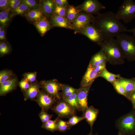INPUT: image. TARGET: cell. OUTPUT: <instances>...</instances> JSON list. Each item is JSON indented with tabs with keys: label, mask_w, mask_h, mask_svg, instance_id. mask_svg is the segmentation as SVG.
Segmentation results:
<instances>
[{
	"label": "cell",
	"mask_w": 135,
	"mask_h": 135,
	"mask_svg": "<svg viewBox=\"0 0 135 135\" xmlns=\"http://www.w3.org/2000/svg\"><path fill=\"white\" fill-rule=\"evenodd\" d=\"M92 24L101 32L104 40L116 37L127 29L112 11L100 13L94 16Z\"/></svg>",
	"instance_id": "6da1fadb"
},
{
	"label": "cell",
	"mask_w": 135,
	"mask_h": 135,
	"mask_svg": "<svg viewBox=\"0 0 135 135\" xmlns=\"http://www.w3.org/2000/svg\"><path fill=\"white\" fill-rule=\"evenodd\" d=\"M98 44L103 50L107 62L110 64L116 65L124 63L125 58L116 39L112 38L105 40Z\"/></svg>",
	"instance_id": "7a4b0ae2"
},
{
	"label": "cell",
	"mask_w": 135,
	"mask_h": 135,
	"mask_svg": "<svg viewBox=\"0 0 135 135\" xmlns=\"http://www.w3.org/2000/svg\"><path fill=\"white\" fill-rule=\"evenodd\" d=\"M116 38L124 58L130 62L135 61V36L122 33Z\"/></svg>",
	"instance_id": "3957f363"
},
{
	"label": "cell",
	"mask_w": 135,
	"mask_h": 135,
	"mask_svg": "<svg viewBox=\"0 0 135 135\" xmlns=\"http://www.w3.org/2000/svg\"><path fill=\"white\" fill-rule=\"evenodd\" d=\"M116 18L128 23L135 18V2L132 0H124L115 14Z\"/></svg>",
	"instance_id": "277c9868"
},
{
	"label": "cell",
	"mask_w": 135,
	"mask_h": 135,
	"mask_svg": "<svg viewBox=\"0 0 135 135\" xmlns=\"http://www.w3.org/2000/svg\"><path fill=\"white\" fill-rule=\"evenodd\" d=\"M77 7L80 12L92 15L98 14L101 10L106 8V7L97 0H86Z\"/></svg>",
	"instance_id": "5b68a950"
},
{
	"label": "cell",
	"mask_w": 135,
	"mask_h": 135,
	"mask_svg": "<svg viewBox=\"0 0 135 135\" xmlns=\"http://www.w3.org/2000/svg\"><path fill=\"white\" fill-rule=\"evenodd\" d=\"M41 87L46 93L55 99L60 98L59 91L62 90V84L56 79L41 81Z\"/></svg>",
	"instance_id": "8992f818"
},
{
	"label": "cell",
	"mask_w": 135,
	"mask_h": 135,
	"mask_svg": "<svg viewBox=\"0 0 135 135\" xmlns=\"http://www.w3.org/2000/svg\"><path fill=\"white\" fill-rule=\"evenodd\" d=\"M77 32L85 36L92 41L97 44L103 42L104 40L101 32L90 24Z\"/></svg>",
	"instance_id": "52a82bcc"
},
{
	"label": "cell",
	"mask_w": 135,
	"mask_h": 135,
	"mask_svg": "<svg viewBox=\"0 0 135 135\" xmlns=\"http://www.w3.org/2000/svg\"><path fill=\"white\" fill-rule=\"evenodd\" d=\"M94 18L93 15L84 12H80L78 17L71 23L73 30L77 32L84 28L92 23Z\"/></svg>",
	"instance_id": "ba28073f"
},
{
	"label": "cell",
	"mask_w": 135,
	"mask_h": 135,
	"mask_svg": "<svg viewBox=\"0 0 135 135\" xmlns=\"http://www.w3.org/2000/svg\"><path fill=\"white\" fill-rule=\"evenodd\" d=\"M52 110L61 117L72 116L75 114V110L64 100L58 102Z\"/></svg>",
	"instance_id": "9c48e42d"
},
{
	"label": "cell",
	"mask_w": 135,
	"mask_h": 135,
	"mask_svg": "<svg viewBox=\"0 0 135 135\" xmlns=\"http://www.w3.org/2000/svg\"><path fill=\"white\" fill-rule=\"evenodd\" d=\"M35 100L42 109L45 111L51 108L55 101V99L46 92L40 90Z\"/></svg>",
	"instance_id": "30bf717a"
},
{
	"label": "cell",
	"mask_w": 135,
	"mask_h": 135,
	"mask_svg": "<svg viewBox=\"0 0 135 135\" xmlns=\"http://www.w3.org/2000/svg\"><path fill=\"white\" fill-rule=\"evenodd\" d=\"M91 85L80 87L76 92L78 103L80 110L85 112L88 108V96Z\"/></svg>",
	"instance_id": "8fae6325"
},
{
	"label": "cell",
	"mask_w": 135,
	"mask_h": 135,
	"mask_svg": "<svg viewBox=\"0 0 135 135\" xmlns=\"http://www.w3.org/2000/svg\"><path fill=\"white\" fill-rule=\"evenodd\" d=\"M99 74L96 71L94 68L89 64L81 80V87L91 85Z\"/></svg>",
	"instance_id": "7c38bea8"
},
{
	"label": "cell",
	"mask_w": 135,
	"mask_h": 135,
	"mask_svg": "<svg viewBox=\"0 0 135 135\" xmlns=\"http://www.w3.org/2000/svg\"><path fill=\"white\" fill-rule=\"evenodd\" d=\"M17 77L15 75L0 84V95L3 96L13 91L18 83Z\"/></svg>",
	"instance_id": "4fadbf2b"
},
{
	"label": "cell",
	"mask_w": 135,
	"mask_h": 135,
	"mask_svg": "<svg viewBox=\"0 0 135 135\" xmlns=\"http://www.w3.org/2000/svg\"><path fill=\"white\" fill-rule=\"evenodd\" d=\"M50 21L52 26L73 29L71 23L63 17L53 14L50 17Z\"/></svg>",
	"instance_id": "5bb4252c"
},
{
	"label": "cell",
	"mask_w": 135,
	"mask_h": 135,
	"mask_svg": "<svg viewBox=\"0 0 135 135\" xmlns=\"http://www.w3.org/2000/svg\"><path fill=\"white\" fill-rule=\"evenodd\" d=\"M41 87L40 83L37 81L31 84L29 88L24 92V100L36 99L40 91V89Z\"/></svg>",
	"instance_id": "9a60e30c"
},
{
	"label": "cell",
	"mask_w": 135,
	"mask_h": 135,
	"mask_svg": "<svg viewBox=\"0 0 135 135\" xmlns=\"http://www.w3.org/2000/svg\"><path fill=\"white\" fill-rule=\"evenodd\" d=\"M34 24L42 36L52 26L50 21L46 16L40 20L34 22Z\"/></svg>",
	"instance_id": "2e32d148"
},
{
	"label": "cell",
	"mask_w": 135,
	"mask_h": 135,
	"mask_svg": "<svg viewBox=\"0 0 135 135\" xmlns=\"http://www.w3.org/2000/svg\"><path fill=\"white\" fill-rule=\"evenodd\" d=\"M40 3V8L44 16L50 17L54 14L56 6L53 0H43Z\"/></svg>",
	"instance_id": "e0dca14e"
},
{
	"label": "cell",
	"mask_w": 135,
	"mask_h": 135,
	"mask_svg": "<svg viewBox=\"0 0 135 135\" xmlns=\"http://www.w3.org/2000/svg\"><path fill=\"white\" fill-rule=\"evenodd\" d=\"M117 80L124 89L130 99L131 94L134 91V84L135 78L129 79L120 76L117 78Z\"/></svg>",
	"instance_id": "ac0fdd59"
},
{
	"label": "cell",
	"mask_w": 135,
	"mask_h": 135,
	"mask_svg": "<svg viewBox=\"0 0 135 135\" xmlns=\"http://www.w3.org/2000/svg\"><path fill=\"white\" fill-rule=\"evenodd\" d=\"M24 15L28 20L34 22L40 20L45 16L40 8L30 10Z\"/></svg>",
	"instance_id": "d6986e66"
},
{
	"label": "cell",
	"mask_w": 135,
	"mask_h": 135,
	"mask_svg": "<svg viewBox=\"0 0 135 135\" xmlns=\"http://www.w3.org/2000/svg\"><path fill=\"white\" fill-rule=\"evenodd\" d=\"M98 112V110L92 106L88 107L85 112L84 116L90 125L91 130L94 123L96 119Z\"/></svg>",
	"instance_id": "ffe728a7"
},
{
	"label": "cell",
	"mask_w": 135,
	"mask_h": 135,
	"mask_svg": "<svg viewBox=\"0 0 135 135\" xmlns=\"http://www.w3.org/2000/svg\"><path fill=\"white\" fill-rule=\"evenodd\" d=\"M107 62V58L105 53L103 50L101 49L98 52L92 56L89 64L94 68L100 64Z\"/></svg>",
	"instance_id": "44dd1931"
},
{
	"label": "cell",
	"mask_w": 135,
	"mask_h": 135,
	"mask_svg": "<svg viewBox=\"0 0 135 135\" xmlns=\"http://www.w3.org/2000/svg\"><path fill=\"white\" fill-rule=\"evenodd\" d=\"M120 126L126 130H132L135 126V118L133 115L129 114L126 116L121 121Z\"/></svg>",
	"instance_id": "7402d4cb"
},
{
	"label": "cell",
	"mask_w": 135,
	"mask_h": 135,
	"mask_svg": "<svg viewBox=\"0 0 135 135\" xmlns=\"http://www.w3.org/2000/svg\"><path fill=\"white\" fill-rule=\"evenodd\" d=\"M80 12L77 7L69 5L67 8L65 18L71 23Z\"/></svg>",
	"instance_id": "603a6c76"
},
{
	"label": "cell",
	"mask_w": 135,
	"mask_h": 135,
	"mask_svg": "<svg viewBox=\"0 0 135 135\" xmlns=\"http://www.w3.org/2000/svg\"><path fill=\"white\" fill-rule=\"evenodd\" d=\"M120 76V74H116L109 72L106 68L99 74L98 77H100L103 78L112 84Z\"/></svg>",
	"instance_id": "cb8c5ba5"
},
{
	"label": "cell",
	"mask_w": 135,
	"mask_h": 135,
	"mask_svg": "<svg viewBox=\"0 0 135 135\" xmlns=\"http://www.w3.org/2000/svg\"><path fill=\"white\" fill-rule=\"evenodd\" d=\"M63 98L64 100L75 110H80L78 102L76 92L70 96Z\"/></svg>",
	"instance_id": "d4e9b609"
},
{
	"label": "cell",
	"mask_w": 135,
	"mask_h": 135,
	"mask_svg": "<svg viewBox=\"0 0 135 135\" xmlns=\"http://www.w3.org/2000/svg\"><path fill=\"white\" fill-rule=\"evenodd\" d=\"M58 119V118L54 120H50L44 123L42 127L47 130L54 132L58 130L56 123Z\"/></svg>",
	"instance_id": "484cf974"
},
{
	"label": "cell",
	"mask_w": 135,
	"mask_h": 135,
	"mask_svg": "<svg viewBox=\"0 0 135 135\" xmlns=\"http://www.w3.org/2000/svg\"><path fill=\"white\" fill-rule=\"evenodd\" d=\"M14 75L11 70H4L0 72V84L11 78Z\"/></svg>",
	"instance_id": "4316f807"
},
{
	"label": "cell",
	"mask_w": 135,
	"mask_h": 135,
	"mask_svg": "<svg viewBox=\"0 0 135 135\" xmlns=\"http://www.w3.org/2000/svg\"><path fill=\"white\" fill-rule=\"evenodd\" d=\"M31 10L26 4L22 2L12 12L14 15H23Z\"/></svg>",
	"instance_id": "83f0119b"
},
{
	"label": "cell",
	"mask_w": 135,
	"mask_h": 135,
	"mask_svg": "<svg viewBox=\"0 0 135 135\" xmlns=\"http://www.w3.org/2000/svg\"><path fill=\"white\" fill-rule=\"evenodd\" d=\"M8 12L6 10H0V23L1 26L6 27L8 24L10 20Z\"/></svg>",
	"instance_id": "f1b7e54d"
},
{
	"label": "cell",
	"mask_w": 135,
	"mask_h": 135,
	"mask_svg": "<svg viewBox=\"0 0 135 135\" xmlns=\"http://www.w3.org/2000/svg\"><path fill=\"white\" fill-rule=\"evenodd\" d=\"M116 91L119 94L122 95L128 99L130 98L120 83L117 80H115L112 84Z\"/></svg>",
	"instance_id": "f546056e"
},
{
	"label": "cell",
	"mask_w": 135,
	"mask_h": 135,
	"mask_svg": "<svg viewBox=\"0 0 135 135\" xmlns=\"http://www.w3.org/2000/svg\"><path fill=\"white\" fill-rule=\"evenodd\" d=\"M11 48L7 42L0 41V55L2 56L8 54L11 51Z\"/></svg>",
	"instance_id": "4dcf8cb0"
},
{
	"label": "cell",
	"mask_w": 135,
	"mask_h": 135,
	"mask_svg": "<svg viewBox=\"0 0 135 135\" xmlns=\"http://www.w3.org/2000/svg\"><path fill=\"white\" fill-rule=\"evenodd\" d=\"M68 6L66 7L56 6L53 14L65 18Z\"/></svg>",
	"instance_id": "1f68e13d"
},
{
	"label": "cell",
	"mask_w": 135,
	"mask_h": 135,
	"mask_svg": "<svg viewBox=\"0 0 135 135\" xmlns=\"http://www.w3.org/2000/svg\"><path fill=\"white\" fill-rule=\"evenodd\" d=\"M57 129L60 131L64 132L68 129L70 126L68 122L58 119L57 122Z\"/></svg>",
	"instance_id": "d6a6232c"
},
{
	"label": "cell",
	"mask_w": 135,
	"mask_h": 135,
	"mask_svg": "<svg viewBox=\"0 0 135 135\" xmlns=\"http://www.w3.org/2000/svg\"><path fill=\"white\" fill-rule=\"evenodd\" d=\"M37 73L36 72L26 73L24 75V77L26 78L30 84L33 83L37 81Z\"/></svg>",
	"instance_id": "836d02e7"
},
{
	"label": "cell",
	"mask_w": 135,
	"mask_h": 135,
	"mask_svg": "<svg viewBox=\"0 0 135 135\" xmlns=\"http://www.w3.org/2000/svg\"><path fill=\"white\" fill-rule=\"evenodd\" d=\"M22 2L26 4L30 9H32L39 8L40 7V3L39 4L37 1L34 0H24Z\"/></svg>",
	"instance_id": "e575fe53"
},
{
	"label": "cell",
	"mask_w": 135,
	"mask_h": 135,
	"mask_svg": "<svg viewBox=\"0 0 135 135\" xmlns=\"http://www.w3.org/2000/svg\"><path fill=\"white\" fill-rule=\"evenodd\" d=\"M52 116V115L48 114L45 110L42 109V110L39 114V117L43 123L50 120Z\"/></svg>",
	"instance_id": "d590c367"
},
{
	"label": "cell",
	"mask_w": 135,
	"mask_h": 135,
	"mask_svg": "<svg viewBox=\"0 0 135 135\" xmlns=\"http://www.w3.org/2000/svg\"><path fill=\"white\" fill-rule=\"evenodd\" d=\"M30 84L26 78L24 77L19 82L18 84L21 90L24 92L29 88Z\"/></svg>",
	"instance_id": "8d00e7d4"
},
{
	"label": "cell",
	"mask_w": 135,
	"mask_h": 135,
	"mask_svg": "<svg viewBox=\"0 0 135 135\" xmlns=\"http://www.w3.org/2000/svg\"><path fill=\"white\" fill-rule=\"evenodd\" d=\"M85 118L84 117H79L75 116H73L70 118L68 122L70 126H74Z\"/></svg>",
	"instance_id": "74e56055"
},
{
	"label": "cell",
	"mask_w": 135,
	"mask_h": 135,
	"mask_svg": "<svg viewBox=\"0 0 135 135\" xmlns=\"http://www.w3.org/2000/svg\"><path fill=\"white\" fill-rule=\"evenodd\" d=\"M22 0H10L9 3V8L10 11H13L21 3Z\"/></svg>",
	"instance_id": "f35d334b"
},
{
	"label": "cell",
	"mask_w": 135,
	"mask_h": 135,
	"mask_svg": "<svg viewBox=\"0 0 135 135\" xmlns=\"http://www.w3.org/2000/svg\"><path fill=\"white\" fill-rule=\"evenodd\" d=\"M9 2L8 0H0V10H6L9 12L10 11L9 8Z\"/></svg>",
	"instance_id": "ab89813d"
},
{
	"label": "cell",
	"mask_w": 135,
	"mask_h": 135,
	"mask_svg": "<svg viewBox=\"0 0 135 135\" xmlns=\"http://www.w3.org/2000/svg\"><path fill=\"white\" fill-rule=\"evenodd\" d=\"M53 1L56 6L66 7L69 5L67 0H54Z\"/></svg>",
	"instance_id": "60d3db41"
},
{
	"label": "cell",
	"mask_w": 135,
	"mask_h": 135,
	"mask_svg": "<svg viewBox=\"0 0 135 135\" xmlns=\"http://www.w3.org/2000/svg\"><path fill=\"white\" fill-rule=\"evenodd\" d=\"M106 62L101 64L94 68L96 71L99 73H100L104 69L106 68Z\"/></svg>",
	"instance_id": "b9f144b4"
},
{
	"label": "cell",
	"mask_w": 135,
	"mask_h": 135,
	"mask_svg": "<svg viewBox=\"0 0 135 135\" xmlns=\"http://www.w3.org/2000/svg\"><path fill=\"white\" fill-rule=\"evenodd\" d=\"M77 89L69 86L62 84V94L66 93L71 91L76 90Z\"/></svg>",
	"instance_id": "7bdbcfd3"
},
{
	"label": "cell",
	"mask_w": 135,
	"mask_h": 135,
	"mask_svg": "<svg viewBox=\"0 0 135 135\" xmlns=\"http://www.w3.org/2000/svg\"><path fill=\"white\" fill-rule=\"evenodd\" d=\"M6 39V33L5 31L2 26L0 27V40H5Z\"/></svg>",
	"instance_id": "ee69618b"
},
{
	"label": "cell",
	"mask_w": 135,
	"mask_h": 135,
	"mask_svg": "<svg viewBox=\"0 0 135 135\" xmlns=\"http://www.w3.org/2000/svg\"><path fill=\"white\" fill-rule=\"evenodd\" d=\"M126 32H132L133 34V35L135 36V27L131 29H127Z\"/></svg>",
	"instance_id": "f6af8a7d"
},
{
	"label": "cell",
	"mask_w": 135,
	"mask_h": 135,
	"mask_svg": "<svg viewBox=\"0 0 135 135\" xmlns=\"http://www.w3.org/2000/svg\"><path fill=\"white\" fill-rule=\"evenodd\" d=\"M130 99L132 101H135V91L133 92L131 94Z\"/></svg>",
	"instance_id": "bcb514c9"
},
{
	"label": "cell",
	"mask_w": 135,
	"mask_h": 135,
	"mask_svg": "<svg viewBox=\"0 0 135 135\" xmlns=\"http://www.w3.org/2000/svg\"><path fill=\"white\" fill-rule=\"evenodd\" d=\"M132 102L134 106V107L135 108V101H132Z\"/></svg>",
	"instance_id": "7dc6e473"
},
{
	"label": "cell",
	"mask_w": 135,
	"mask_h": 135,
	"mask_svg": "<svg viewBox=\"0 0 135 135\" xmlns=\"http://www.w3.org/2000/svg\"><path fill=\"white\" fill-rule=\"evenodd\" d=\"M134 91H135V82L134 84Z\"/></svg>",
	"instance_id": "c3c4849f"
},
{
	"label": "cell",
	"mask_w": 135,
	"mask_h": 135,
	"mask_svg": "<svg viewBox=\"0 0 135 135\" xmlns=\"http://www.w3.org/2000/svg\"><path fill=\"white\" fill-rule=\"evenodd\" d=\"M118 135H121L120 134H119Z\"/></svg>",
	"instance_id": "681fc988"
}]
</instances>
